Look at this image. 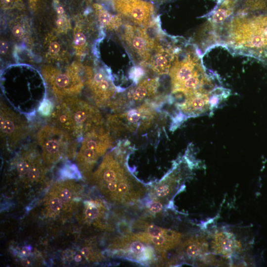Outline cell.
<instances>
[{
    "label": "cell",
    "instance_id": "obj_1",
    "mask_svg": "<svg viewBox=\"0 0 267 267\" xmlns=\"http://www.w3.org/2000/svg\"><path fill=\"white\" fill-rule=\"evenodd\" d=\"M128 143L120 142L103 159L92 176V182L112 202L126 204L141 198L145 187L131 174L127 166Z\"/></svg>",
    "mask_w": 267,
    "mask_h": 267
},
{
    "label": "cell",
    "instance_id": "obj_2",
    "mask_svg": "<svg viewBox=\"0 0 267 267\" xmlns=\"http://www.w3.org/2000/svg\"><path fill=\"white\" fill-rule=\"evenodd\" d=\"M0 88L10 106L28 116L38 111L46 98L47 90L41 72L24 64L11 65L2 71Z\"/></svg>",
    "mask_w": 267,
    "mask_h": 267
},
{
    "label": "cell",
    "instance_id": "obj_3",
    "mask_svg": "<svg viewBox=\"0 0 267 267\" xmlns=\"http://www.w3.org/2000/svg\"><path fill=\"white\" fill-rule=\"evenodd\" d=\"M49 122L78 141L90 131L103 125V117L97 108L77 96L58 102Z\"/></svg>",
    "mask_w": 267,
    "mask_h": 267
},
{
    "label": "cell",
    "instance_id": "obj_4",
    "mask_svg": "<svg viewBox=\"0 0 267 267\" xmlns=\"http://www.w3.org/2000/svg\"><path fill=\"white\" fill-rule=\"evenodd\" d=\"M172 92L183 96L194 91L206 89L210 85L209 77L200 59L193 51L177 53L169 71Z\"/></svg>",
    "mask_w": 267,
    "mask_h": 267
},
{
    "label": "cell",
    "instance_id": "obj_5",
    "mask_svg": "<svg viewBox=\"0 0 267 267\" xmlns=\"http://www.w3.org/2000/svg\"><path fill=\"white\" fill-rule=\"evenodd\" d=\"M41 72L47 90L58 102L78 96L85 86L84 66L79 62L61 66L44 65Z\"/></svg>",
    "mask_w": 267,
    "mask_h": 267
},
{
    "label": "cell",
    "instance_id": "obj_6",
    "mask_svg": "<svg viewBox=\"0 0 267 267\" xmlns=\"http://www.w3.org/2000/svg\"><path fill=\"white\" fill-rule=\"evenodd\" d=\"M36 139L41 149L43 160L47 167L53 166L65 156L74 157L77 152L79 142L50 123L39 130Z\"/></svg>",
    "mask_w": 267,
    "mask_h": 267
},
{
    "label": "cell",
    "instance_id": "obj_7",
    "mask_svg": "<svg viewBox=\"0 0 267 267\" xmlns=\"http://www.w3.org/2000/svg\"><path fill=\"white\" fill-rule=\"evenodd\" d=\"M113 145L110 131L104 125L87 133L81 140L76 155V162L82 173L86 176H90L98 160Z\"/></svg>",
    "mask_w": 267,
    "mask_h": 267
},
{
    "label": "cell",
    "instance_id": "obj_8",
    "mask_svg": "<svg viewBox=\"0 0 267 267\" xmlns=\"http://www.w3.org/2000/svg\"><path fill=\"white\" fill-rule=\"evenodd\" d=\"M157 105L147 102L107 117V128L116 134L143 132L150 128L157 118Z\"/></svg>",
    "mask_w": 267,
    "mask_h": 267
},
{
    "label": "cell",
    "instance_id": "obj_9",
    "mask_svg": "<svg viewBox=\"0 0 267 267\" xmlns=\"http://www.w3.org/2000/svg\"><path fill=\"white\" fill-rule=\"evenodd\" d=\"M0 113L1 146L7 151L14 152L29 135V123L26 115L9 106L1 98Z\"/></svg>",
    "mask_w": 267,
    "mask_h": 267
},
{
    "label": "cell",
    "instance_id": "obj_10",
    "mask_svg": "<svg viewBox=\"0 0 267 267\" xmlns=\"http://www.w3.org/2000/svg\"><path fill=\"white\" fill-rule=\"evenodd\" d=\"M35 142L23 144L10 164V172L23 182L42 181L46 173L45 165Z\"/></svg>",
    "mask_w": 267,
    "mask_h": 267
},
{
    "label": "cell",
    "instance_id": "obj_11",
    "mask_svg": "<svg viewBox=\"0 0 267 267\" xmlns=\"http://www.w3.org/2000/svg\"><path fill=\"white\" fill-rule=\"evenodd\" d=\"M85 86L98 107L109 106L117 92L111 74L103 67L84 66Z\"/></svg>",
    "mask_w": 267,
    "mask_h": 267
},
{
    "label": "cell",
    "instance_id": "obj_12",
    "mask_svg": "<svg viewBox=\"0 0 267 267\" xmlns=\"http://www.w3.org/2000/svg\"><path fill=\"white\" fill-rule=\"evenodd\" d=\"M121 40L133 60L141 65H148L155 44L145 27L126 25L121 34Z\"/></svg>",
    "mask_w": 267,
    "mask_h": 267
},
{
    "label": "cell",
    "instance_id": "obj_13",
    "mask_svg": "<svg viewBox=\"0 0 267 267\" xmlns=\"http://www.w3.org/2000/svg\"><path fill=\"white\" fill-rule=\"evenodd\" d=\"M42 42V56L49 65L61 66L68 64L74 53L71 39L66 35L54 32H44Z\"/></svg>",
    "mask_w": 267,
    "mask_h": 267
},
{
    "label": "cell",
    "instance_id": "obj_14",
    "mask_svg": "<svg viewBox=\"0 0 267 267\" xmlns=\"http://www.w3.org/2000/svg\"><path fill=\"white\" fill-rule=\"evenodd\" d=\"M71 39L74 54L80 59H84L93 49L97 40L98 33L95 22L87 16L79 15L74 19Z\"/></svg>",
    "mask_w": 267,
    "mask_h": 267
},
{
    "label": "cell",
    "instance_id": "obj_15",
    "mask_svg": "<svg viewBox=\"0 0 267 267\" xmlns=\"http://www.w3.org/2000/svg\"><path fill=\"white\" fill-rule=\"evenodd\" d=\"M159 86V81L156 78L144 79L130 89L126 95L113 99L109 106L117 113L131 108L134 104L151 102L156 97Z\"/></svg>",
    "mask_w": 267,
    "mask_h": 267
},
{
    "label": "cell",
    "instance_id": "obj_16",
    "mask_svg": "<svg viewBox=\"0 0 267 267\" xmlns=\"http://www.w3.org/2000/svg\"><path fill=\"white\" fill-rule=\"evenodd\" d=\"M113 245L116 254L128 260L143 265H149L155 260L154 248L141 241L134 234L117 239Z\"/></svg>",
    "mask_w": 267,
    "mask_h": 267
},
{
    "label": "cell",
    "instance_id": "obj_17",
    "mask_svg": "<svg viewBox=\"0 0 267 267\" xmlns=\"http://www.w3.org/2000/svg\"><path fill=\"white\" fill-rule=\"evenodd\" d=\"M143 228L144 230L133 234L141 241L152 245L163 257L167 251L174 248L180 240L181 234L173 230L147 223Z\"/></svg>",
    "mask_w": 267,
    "mask_h": 267
},
{
    "label": "cell",
    "instance_id": "obj_18",
    "mask_svg": "<svg viewBox=\"0 0 267 267\" xmlns=\"http://www.w3.org/2000/svg\"><path fill=\"white\" fill-rule=\"evenodd\" d=\"M113 1L115 9L122 17L143 27L151 24L154 10L152 3L143 0Z\"/></svg>",
    "mask_w": 267,
    "mask_h": 267
},
{
    "label": "cell",
    "instance_id": "obj_19",
    "mask_svg": "<svg viewBox=\"0 0 267 267\" xmlns=\"http://www.w3.org/2000/svg\"><path fill=\"white\" fill-rule=\"evenodd\" d=\"M212 91L202 89L184 96L181 102L177 105L179 115L177 116L176 121L180 122L186 118L198 116L207 112H212L209 103Z\"/></svg>",
    "mask_w": 267,
    "mask_h": 267
},
{
    "label": "cell",
    "instance_id": "obj_20",
    "mask_svg": "<svg viewBox=\"0 0 267 267\" xmlns=\"http://www.w3.org/2000/svg\"><path fill=\"white\" fill-rule=\"evenodd\" d=\"M6 31L10 39L18 44L32 48L35 41L33 21L27 15L11 16L6 22Z\"/></svg>",
    "mask_w": 267,
    "mask_h": 267
},
{
    "label": "cell",
    "instance_id": "obj_21",
    "mask_svg": "<svg viewBox=\"0 0 267 267\" xmlns=\"http://www.w3.org/2000/svg\"><path fill=\"white\" fill-rule=\"evenodd\" d=\"M177 53L175 48L161 44L160 40L155 39V44L148 65L158 75L167 74L169 73Z\"/></svg>",
    "mask_w": 267,
    "mask_h": 267
},
{
    "label": "cell",
    "instance_id": "obj_22",
    "mask_svg": "<svg viewBox=\"0 0 267 267\" xmlns=\"http://www.w3.org/2000/svg\"><path fill=\"white\" fill-rule=\"evenodd\" d=\"M182 169L181 165H177L153 186L151 190L153 199L161 202L173 194L183 178Z\"/></svg>",
    "mask_w": 267,
    "mask_h": 267
},
{
    "label": "cell",
    "instance_id": "obj_23",
    "mask_svg": "<svg viewBox=\"0 0 267 267\" xmlns=\"http://www.w3.org/2000/svg\"><path fill=\"white\" fill-rule=\"evenodd\" d=\"M211 247L215 253L223 256H229L239 249L240 244L232 233L221 231L215 234Z\"/></svg>",
    "mask_w": 267,
    "mask_h": 267
},
{
    "label": "cell",
    "instance_id": "obj_24",
    "mask_svg": "<svg viewBox=\"0 0 267 267\" xmlns=\"http://www.w3.org/2000/svg\"><path fill=\"white\" fill-rule=\"evenodd\" d=\"M92 7L96 21L105 30L109 31L117 30L122 25L120 15H112L98 3H94Z\"/></svg>",
    "mask_w": 267,
    "mask_h": 267
},
{
    "label": "cell",
    "instance_id": "obj_25",
    "mask_svg": "<svg viewBox=\"0 0 267 267\" xmlns=\"http://www.w3.org/2000/svg\"><path fill=\"white\" fill-rule=\"evenodd\" d=\"M181 252L190 258L204 255L208 252V244L202 237H193L185 241L180 247Z\"/></svg>",
    "mask_w": 267,
    "mask_h": 267
},
{
    "label": "cell",
    "instance_id": "obj_26",
    "mask_svg": "<svg viewBox=\"0 0 267 267\" xmlns=\"http://www.w3.org/2000/svg\"><path fill=\"white\" fill-rule=\"evenodd\" d=\"M104 211L102 205L95 201L89 202L85 210V218L88 221H93L101 217Z\"/></svg>",
    "mask_w": 267,
    "mask_h": 267
},
{
    "label": "cell",
    "instance_id": "obj_27",
    "mask_svg": "<svg viewBox=\"0 0 267 267\" xmlns=\"http://www.w3.org/2000/svg\"><path fill=\"white\" fill-rule=\"evenodd\" d=\"M47 209L51 214H57L65 207L60 197L54 191L50 194L46 202Z\"/></svg>",
    "mask_w": 267,
    "mask_h": 267
},
{
    "label": "cell",
    "instance_id": "obj_28",
    "mask_svg": "<svg viewBox=\"0 0 267 267\" xmlns=\"http://www.w3.org/2000/svg\"><path fill=\"white\" fill-rule=\"evenodd\" d=\"M23 6V0H0L1 9L4 10H21Z\"/></svg>",
    "mask_w": 267,
    "mask_h": 267
},
{
    "label": "cell",
    "instance_id": "obj_29",
    "mask_svg": "<svg viewBox=\"0 0 267 267\" xmlns=\"http://www.w3.org/2000/svg\"><path fill=\"white\" fill-rule=\"evenodd\" d=\"M54 107L53 102L49 99L45 98L40 106L38 112L42 116H50Z\"/></svg>",
    "mask_w": 267,
    "mask_h": 267
},
{
    "label": "cell",
    "instance_id": "obj_30",
    "mask_svg": "<svg viewBox=\"0 0 267 267\" xmlns=\"http://www.w3.org/2000/svg\"><path fill=\"white\" fill-rule=\"evenodd\" d=\"M229 10L225 8H220L214 13L213 16V21L215 23L223 22L227 15H229Z\"/></svg>",
    "mask_w": 267,
    "mask_h": 267
},
{
    "label": "cell",
    "instance_id": "obj_31",
    "mask_svg": "<svg viewBox=\"0 0 267 267\" xmlns=\"http://www.w3.org/2000/svg\"><path fill=\"white\" fill-rule=\"evenodd\" d=\"M149 210L154 213L160 212L163 208L162 204L160 201L157 200L153 199L148 205Z\"/></svg>",
    "mask_w": 267,
    "mask_h": 267
},
{
    "label": "cell",
    "instance_id": "obj_32",
    "mask_svg": "<svg viewBox=\"0 0 267 267\" xmlns=\"http://www.w3.org/2000/svg\"><path fill=\"white\" fill-rule=\"evenodd\" d=\"M31 249L30 246L24 247L22 249V253L25 255H28L30 253Z\"/></svg>",
    "mask_w": 267,
    "mask_h": 267
},
{
    "label": "cell",
    "instance_id": "obj_33",
    "mask_svg": "<svg viewBox=\"0 0 267 267\" xmlns=\"http://www.w3.org/2000/svg\"><path fill=\"white\" fill-rule=\"evenodd\" d=\"M152 0L156 3H157L159 4H162V3H164L166 2L173 1L176 0Z\"/></svg>",
    "mask_w": 267,
    "mask_h": 267
},
{
    "label": "cell",
    "instance_id": "obj_34",
    "mask_svg": "<svg viewBox=\"0 0 267 267\" xmlns=\"http://www.w3.org/2000/svg\"><path fill=\"white\" fill-rule=\"evenodd\" d=\"M81 256L80 255H77L75 258V261L76 262H79L81 260Z\"/></svg>",
    "mask_w": 267,
    "mask_h": 267
}]
</instances>
